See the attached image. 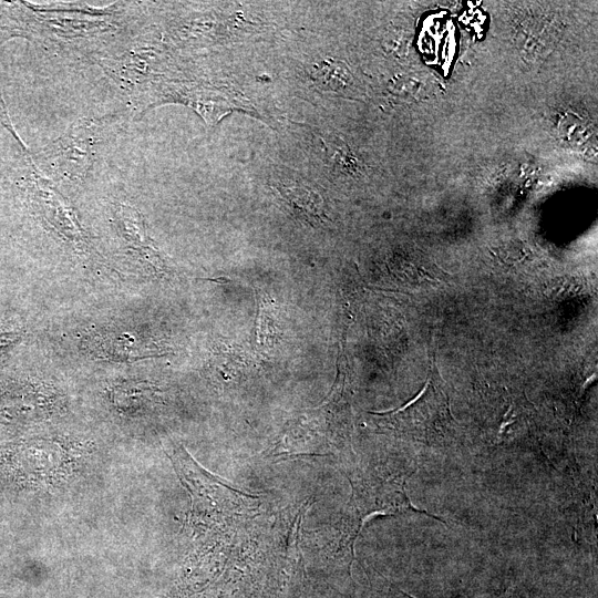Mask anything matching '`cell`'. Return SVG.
Segmentation results:
<instances>
[{"label": "cell", "instance_id": "6da1fadb", "mask_svg": "<svg viewBox=\"0 0 598 598\" xmlns=\"http://www.w3.org/2000/svg\"><path fill=\"white\" fill-rule=\"evenodd\" d=\"M96 458L89 440L37 435L0 446V476L20 489L60 495L86 477Z\"/></svg>", "mask_w": 598, "mask_h": 598}, {"label": "cell", "instance_id": "7a4b0ae2", "mask_svg": "<svg viewBox=\"0 0 598 598\" xmlns=\"http://www.w3.org/2000/svg\"><path fill=\"white\" fill-rule=\"evenodd\" d=\"M121 116L82 118L38 154L41 168L62 184L83 182L97 151L121 128Z\"/></svg>", "mask_w": 598, "mask_h": 598}, {"label": "cell", "instance_id": "3957f363", "mask_svg": "<svg viewBox=\"0 0 598 598\" xmlns=\"http://www.w3.org/2000/svg\"><path fill=\"white\" fill-rule=\"evenodd\" d=\"M68 411L66 395L42 382H22L0 392V427L24 429L60 419Z\"/></svg>", "mask_w": 598, "mask_h": 598}, {"label": "cell", "instance_id": "277c9868", "mask_svg": "<svg viewBox=\"0 0 598 598\" xmlns=\"http://www.w3.org/2000/svg\"><path fill=\"white\" fill-rule=\"evenodd\" d=\"M30 182V198L43 220L75 250L86 252L87 237L66 200L41 177L34 176Z\"/></svg>", "mask_w": 598, "mask_h": 598}, {"label": "cell", "instance_id": "5b68a950", "mask_svg": "<svg viewBox=\"0 0 598 598\" xmlns=\"http://www.w3.org/2000/svg\"><path fill=\"white\" fill-rule=\"evenodd\" d=\"M114 217L118 234L128 247L147 264L154 274L157 276L165 275L167 266L148 237L140 213L128 205L118 204L114 210Z\"/></svg>", "mask_w": 598, "mask_h": 598}, {"label": "cell", "instance_id": "8992f818", "mask_svg": "<svg viewBox=\"0 0 598 598\" xmlns=\"http://www.w3.org/2000/svg\"><path fill=\"white\" fill-rule=\"evenodd\" d=\"M155 385L140 380H128L114 384L107 392L113 410L125 417H138L158 401Z\"/></svg>", "mask_w": 598, "mask_h": 598}, {"label": "cell", "instance_id": "52a82bcc", "mask_svg": "<svg viewBox=\"0 0 598 598\" xmlns=\"http://www.w3.org/2000/svg\"><path fill=\"white\" fill-rule=\"evenodd\" d=\"M146 342L135 332H107L94 337L91 348L104 359L123 361L154 355V348Z\"/></svg>", "mask_w": 598, "mask_h": 598}, {"label": "cell", "instance_id": "ba28073f", "mask_svg": "<svg viewBox=\"0 0 598 598\" xmlns=\"http://www.w3.org/2000/svg\"><path fill=\"white\" fill-rule=\"evenodd\" d=\"M312 80L323 90L339 94L352 92L354 80L348 66L332 58L317 61L310 69Z\"/></svg>", "mask_w": 598, "mask_h": 598}, {"label": "cell", "instance_id": "9c48e42d", "mask_svg": "<svg viewBox=\"0 0 598 598\" xmlns=\"http://www.w3.org/2000/svg\"><path fill=\"white\" fill-rule=\"evenodd\" d=\"M280 194L297 209L319 218L321 216L320 196L303 185L297 183L281 184L279 187Z\"/></svg>", "mask_w": 598, "mask_h": 598}, {"label": "cell", "instance_id": "30bf717a", "mask_svg": "<svg viewBox=\"0 0 598 598\" xmlns=\"http://www.w3.org/2000/svg\"><path fill=\"white\" fill-rule=\"evenodd\" d=\"M14 340L12 332L0 331V352Z\"/></svg>", "mask_w": 598, "mask_h": 598}]
</instances>
